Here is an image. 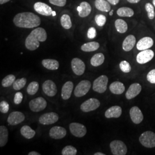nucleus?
I'll return each instance as SVG.
<instances>
[{
  "mask_svg": "<svg viewBox=\"0 0 155 155\" xmlns=\"http://www.w3.org/2000/svg\"><path fill=\"white\" fill-rule=\"evenodd\" d=\"M33 7L35 11L43 16H49L52 15L53 13L52 9L50 6L47 5L46 4L43 2H36L34 4Z\"/></svg>",
  "mask_w": 155,
  "mask_h": 155,
  "instance_id": "12",
  "label": "nucleus"
},
{
  "mask_svg": "<svg viewBox=\"0 0 155 155\" xmlns=\"http://www.w3.org/2000/svg\"><path fill=\"white\" fill-rule=\"evenodd\" d=\"M20 133L23 137L27 139L33 138L36 134L35 131L28 125L23 126L20 129Z\"/></svg>",
  "mask_w": 155,
  "mask_h": 155,
  "instance_id": "28",
  "label": "nucleus"
},
{
  "mask_svg": "<svg viewBox=\"0 0 155 155\" xmlns=\"http://www.w3.org/2000/svg\"><path fill=\"white\" fill-rule=\"evenodd\" d=\"M9 109V105L5 101H1L0 103V111L2 113H6Z\"/></svg>",
  "mask_w": 155,
  "mask_h": 155,
  "instance_id": "41",
  "label": "nucleus"
},
{
  "mask_svg": "<svg viewBox=\"0 0 155 155\" xmlns=\"http://www.w3.org/2000/svg\"><path fill=\"white\" fill-rule=\"evenodd\" d=\"M69 128L72 135L79 138L83 137L87 133V129L86 127L80 123H71L70 124Z\"/></svg>",
  "mask_w": 155,
  "mask_h": 155,
  "instance_id": "7",
  "label": "nucleus"
},
{
  "mask_svg": "<svg viewBox=\"0 0 155 155\" xmlns=\"http://www.w3.org/2000/svg\"><path fill=\"white\" fill-rule=\"evenodd\" d=\"M79 16L81 17L88 16L91 12V6L87 2H82L77 8Z\"/></svg>",
  "mask_w": 155,
  "mask_h": 155,
  "instance_id": "22",
  "label": "nucleus"
},
{
  "mask_svg": "<svg viewBox=\"0 0 155 155\" xmlns=\"http://www.w3.org/2000/svg\"><path fill=\"white\" fill-rule=\"evenodd\" d=\"M105 61V56L102 53L95 54L91 59V64L94 67H98L102 64Z\"/></svg>",
  "mask_w": 155,
  "mask_h": 155,
  "instance_id": "27",
  "label": "nucleus"
},
{
  "mask_svg": "<svg viewBox=\"0 0 155 155\" xmlns=\"http://www.w3.org/2000/svg\"><path fill=\"white\" fill-rule=\"evenodd\" d=\"M136 40L134 36L130 35L125 39L122 43V48L125 51H130L132 50L136 45Z\"/></svg>",
  "mask_w": 155,
  "mask_h": 155,
  "instance_id": "23",
  "label": "nucleus"
},
{
  "mask_svg": "<svg viewBox=\"0 0 155 155\" xmlns=\"http://www.w3.org/2000/svg\"><path fill=\"white\" fill-rule=\"evenodd\" d=\"M130 117L133 123L136 124H140L144 118L142 111L137 106H133L130 109Z\"/></svg>",
  "mask_w": 155,
  "mask_h": 155,
  "instance_id": "17",
  "label": "nucleus"
},
{
  "mask_svg": "<svg viewBox=\"0 0 155 155\" xmlns=\"http://www.w3.org/2000/svg\"><path fill=\"white\" fill-rule=\"evenodd\" d=\"M43 91L48 97H54L57 93V87L55 83L51 80L45 81L42 85Z\"/></svg>",
  "mask_w": 155,
  "mask_h": 155,
  "instance_id": "15",
  "label": "nucleus"
},
{
  "mask_svg": "<svg viewBox=\"0 0 155 155\" xmlns=\"http://www.w3.org/2000/svg\"><path fill=\"white\" fill-rule=\"evenodd\" d=\"M109 89L113 94H121L125 91V87L123 83L116 81L111 84L109 86Z\"/></svg>",
  "mask_w": 155,
  "mask_h": 155,
  "instance_id": "24",
  "label": "nucleus"
},
{
  "mask_svg": "<svg viewBox=\"0 0 155 155\" xmlns=\"http://www.w3.org/2000/svg\"><path fill=\"white\" fill-rule=\"evenodd\" d=\"M8 140V130L5 126L0 127V147H2L5 145Z\"/></svg>",
  "mask_w": 155,
  "mask_h": 155,
  "instance_id": "30",
  "label": "nucleus"
},
{
  "mask_svg": "<svg viewBox=\"0 0 155 155\" xmlns=\"http://www.w3.org/2000/svg\"><path fill=\"white\" fill-rule=\"evenodd\" d=\"M77 153V150L71 145H68L65 147L61 151L63 155H75Z\"/></svg>",
  "mask_w": 155,
  "mask_h": 155,
  "instance_id": "37",
  "label": "nucleus"
},
{
  "mask_svg": "<svg viewBox=\"0 0 155 155\" xmlns=\"http://www.w3.org/2000/svg\"><path fill=\"white\" fill-rule=\"evenodd\" d=\"M66 130L65 128L59 126H56L50 129V136L53 139L59 140L64 138L66 135Z\"/></svg>",
  "mask_w": 155,
  "mask_h": 155,
  "instance_id": "16",
  "label": "nucleus"
},
{
  "mask_svg": "<svg viewBox=\"0 0 155 155\" xmlns=\"http://www.w3.org/2000/svg\"><path fill=\"white\" fill-rule=\"evenodd\" d=\"M71 68L75 74L77 75H82L84 72L86 66L81 59L75 58L71 61Z\"/></svg>",
  "mask_w": 155,
  "mask_h": 155,
  "instance_id": "13",
  "label": "nucleus"
},
{
  "mask_svg": "<svg viewBox=\"0 0 155 155\" xmlns=\"http://www.w3.org/2000/svg\"><path fill=\"white\" fill-rule=\"evenodd\" d=\"M115 27L118 32L125 33L127 30V23L122 19H117L115 21Z\"/></svg>",
  "mask_w": 155,
  "mask_h": 155,
  "instance_id": "32",
  "label": "nucleus"
},
{
  "mask_svg": "<svg viewBox=\"0 0 155 155\" xmlns=\"http://www.w3.org/2000/svg\"><path fill=\"white\" fill-rule=\"evenodd\" d=\"M94 155H105V154L103 153H101V152H97V153H94Z\"/></svg>",
  "mask_w": 155,
  "mask_h": 155,
  "instance_id": "50",
  "label": "nucleus"
},
{
  "mask_svg": "<svg viewBox=\"0 0 155 155\" xmlns=\"http://www.w3.org/2000/svg\"><path fill=\"white\" fill-rule=\"evenodd\" d=\"M120 68L122 72L128 73L131 71V66L130 64L126 61H121L120 63Z\"/></svg>",
  "mask_w": 155,
  "mask_h": 155,
  "instance_id": "40",
  "label": "nucleus"
},
{
  "mask_svg": "<svg viewBox=\"0 0 155 155\" xmlns=\"http://www.w3.org/2000/svg\"><path fill=\"white\" fill-rule=\"evenodd\" d=\"M91 82L87 80H83L78 84L74 90V95L77 97H82L89 92L91 88Z\"/></svg>",
  "mask_w": 155,
  "mask_h": 155,
  "instance_id": "6",
  "label": "nucleus"
},
{
  "mask_svg": "<svg viewBox=\"0 0 155 155\" xmlns=\"http://www.w3.org/2000/svg\"><path fill=\"white\" fill-rule=\"evenodd\" d=\"M147 78L148 82L152 84H155V69L150 71L147 74Z\"/></svg>",
  "mask_w": 155,
  "mask_h": 155,
  "instance_id": "42",
  "label": "nucleus"
},
{
  "mask_svg": "<svg viewBox=\"0 0 155 155\" xmlns=\"http://www.w3.org/2000/svg\"><path fill=\"white\" fill-rule=\"evenodd\" d=\"M95 8L100 11L108 12L110 11V3L106 0H95Z\"/></svg>",
  "mask_w": 155,
  "mask_h": 155,
  "instance_id": "25",
  "label": "nucleus"
},
{
  "mask_svg": "<svg viewBox=\"0 0 155 155\" xmlns=\"http://www.w3.org/2000/svg\"><path fill=\"white\" fill-rule=\"evenodd\" d=\"M9 1H11V0H0V4L1 5L4 4H5L6 2H9Z\"/></svg>",
  "mask_w": 155,
  "mask_h": 155,
  "instance_id": "49",
  "label": "nucleus"
},
{
  "mask_svg": "<svg viewBox=\"0 0 155 155\" xmlns=\"http://www.w3.org/2000/svg\"><path fill=\"white\" fill-rule=\"evenodd\" d=\"M140 143L148 148L155 147V133L151 131H146L142 133L139 138Z\"/></svg>",
  "mask_w": 155,
  "mask_h": 155,
  "instance_id": "3",
  "label": "nucleus"
},
{
  "mask_svg": "<svg viewBox=\"0 0 155 155\" xmlns=\"http://www.w3.org/2000/svg\"><path fill=\"white\" fill-rule=\"evenodd\" d=\"M107 1L113 5H116L117 4H118L120 2V0H107Z\"/></svg>",
  "mask_w": 155,
  "mask_h": 155,
  "instance_id": "46",
  "label": "nucleus"
},
{
  "mask_svg": "<svg viewBox=\"0 0 155 155\" xmlns=\"http://www.w3.org/2000/svg\"><path fill=\"white\" fill-rule=\"evenodd\" d=\"M111 152L114 155H125L127 153V147L125 144L120 140H114L110 144Z\"/></svg>",
  "mask_w": 155,
  "mask_h": 155,
  "instance_id": "4",
  "label": "nucleus"
},
{
  "mask_svg": "<svg viewBox=\"0 0 155 155\" xmlns=\"http://www.w3.org/2000/svg\"><path fill=\"white\" fill-rule=\"evenodd\" d=\"M27 83V79L25 78L17 79L13 84V88L15 90H19L22 89Z\"/></svg>",
  "mask_w": 155,
  "mask_h": 155,
  "instance_id": "35",
  "label": "nucleus"
},
{
  "mask_svg": "<svg viewBox=\"0 0 155 155\" xmlns=\"http://www.w3.org/2000/svg\"><path fill=\"white\" fill-rule=\"evenodd\" d=\"M30 109L33 112H39L43 110L47 105V101L43 97H38L32 100L29 104Z\"/></svg>",
  "mask_w": 155,
  "mask_h": 155,
  "instance_id": "8",
  "label": "nucleus"
},
{
  "mask_svg": "<svg viewBox=\"0 0 155 155\" xmlns=\"http://www.w3.org/2000/svg\"><path fill=\"white\" fill-rule=\"evenodd\" d=\"M49 1L52 5L62 7L66 4L67 0H49Z\"/></svg>",
  "mask_w": 155,
  "mask_h": 155,
  "instance_id": "43",
  "label": "nucleus"
},
{
  "mask_svg": "<svg viewBox=\"0 0 155 155\" xmlns=\"http://www.w3.org/2000/svg\"><path fill=\"white\" fill-rule=\"evenodd\" d=\"M47 38V35L44 28H36L30 33L25 40V47L30 51H35L39 48L40 42H44Z\"/></svg>",
  "mask_w": 155,
  "mask_h": 155,
  "instance_id": "2",
  "label": "nucleus"
},
{
  "mask_svg": "<svg viewBox=\"0 0 155 155\" xmlns=\"http://www.w3.org/2000/svg\"><path fill=\"white\" fill-rule=\"evenodd\" d=\"M153 5L155 7V0H153Z\"/></svg>",
  "mask_w": 155,
  "mask_h": 155,
  "instance_id": "52",
  "label": "nucleus"
},
{
  "mask_svg": "<svg viewBox=\"0 0 155 155\" xmlns=\"http://www.w3.org/2000/svg\"><path fill=\"white\" fill-rule=\"evenodd\" d=\"M154 55L155 54L152 50L149 49L143 50L138 54L136 60L139 64H145L150 61L153 58Z\"/></svg>",
  "mask_w": 155,
  "mask_h": 155,
  "instance_id": "11",
  "label": "nucleus"
},
{
  "mask_svg": "<svg viewBox=\"0 0 155 155\" xmlns=\"http://www.w3.org/2000/svg\"><path fill=\"white\" fill-rule=\"evenodd\" d=\"M127 1L129 3H131V4H136V3L139 2L141 0H127Z\"/></svg>",
  "mask_w": 155,
  "mask_h": 155,
  "instance_id": "47",
  "label": "nucleus"
},
{
  "mask_svg": "<svg viewBox=\"0 0 155 155\" xmlns=\"http://www.w3.org/2000/svg\"><path fill=\"white\" fill-rule=\"evenodd\" d=\"M113 15V10H111L110 12L109 13V15H110V16H112Z\"/></svg>",
  "mask_w": 155,
  "mask_h": 155,
  "instance_id": "51",
  "label": "nucleus"
},
{
  "mask_svg": "<svg viewBox=\"0 0 155 155\" xmlns=\"http://www.w3.org/2000/svg\"><path fill=\"white\" fill-rule=\"evenodd\" d=\"M95 21L97 25L99 27H103L106 22V17L103 15H97L95 17Z\"/></svg>",
  "mask_w": 155,
  "mask_h": 155,
  "instance_id": "39",
  "label": "nucleus"
},
{
  "mask_svg": "<svg viewBox=\"0 0 155 155\" xmlns=\"http://www.w3.org/2000/svg\"><path fill=\"white\" fill-rule=\"evenodd\" d=\"M97 32L96 29L94 27H91L89 28L87 31V37L89 39H93L96 37Z\"/></svg>",
  "mask_w": 155,
  "mask_h": 155,
  "instance_id": "45",
  "label": "nucleus"
},
{
  "mask_svg": "<svg viewBox=\"0 0 155 155\" xmlns=\"http://www.w3.org/2000/svg\"><path fill=\"white\" fill-rule=\"evenodd\" d=\"M117 14L118 16L120 17H131L133 16L134 14V12L132 9L128 7H122L119 8L117 11Z\"/></svg>",
  "mask_w": 155,
  "mask_h": 155,
  "instance_id": "31",
  "label": "nucleus"
},
{
  "mask_svg": "<svg viewBox=\"0 0 155 155\" xmlns=\"http://www.w3.org/2000/svg\"><path fill=\"white\" fill-rule=\"evenodd\" d=\"M22 98H23V95L20 92L16 93L15 95V98H14L15 104L16 105L21 104V102H22Z\"/></svg>",
  "mask_w": 155,
  "mask_h": 155,
  "instance_id": "44",
  "label": "nucleus"
},
{
  "mask_svg": "<svg viewBox=\"0 0 155 155\" xmlns=\"http://www.w3.org/2000/svg\"><path fill=\"white\" fill-rule=\"evenodd\" d=\"M100 106V101L96 98H90L81 105V110L83 112H90L98 109Z\"/></svg>",
  "mask_w": 155,
  "mask_h": 155,
  "instance_id": "9",
  "label": "nucleus"
},
{
  "mask_svg": "<svg viewBox=\"0 0 155 155\" xmlns=\"http://www.w3.org/2000/svg\"><path fill=\"white\" fill-rule=\"evenodd\" d=\"M108 81V78L106 75H101L97 78L93 83V90L99 93H104L107 89Z\"/></svg>",
  "mask_w": 155,
  "mask_h": 155,
  "instance_id": "5",
  "label": "nucleus"
},
{
  "mask_svg": "<svg viewBox=\"0 0 155 155\" xmlns=\"http://www.w3.org/2000/svg\"><path fill=\"white\" fill-rule=\"evenodd\" d=\"M42 65L48 70H56L59 67V63L58 61L55 59H44L42 61Z\"/></svg>",
  "mask_w": 155,
  "mask_h": 155,
  "instance_id": "26",
  "label": "nucleus"
},
{
  "mask_svg": "<svg viewBox=\"0 0 155 155\" xmlns=\"http://www.w3.org/2000/svg\"><path fill=\"white\" fill-rule=\"evenodd\" d=\"M145 8L146 11L148 13V17L150 20H153L155 16V12L154 11V7L153 5H152L150 3H147L145 6Z\"/></svg>",
  "mask_w": 155,
  "mask_h": 155,
  "instance_id": "38",
  "label": "nucleus"
},
{
  "mask_svg": "<svg viewBox=\"0 0 155 155\" xmlns=\"http://www.w3.org/2000/svg\"><path fill=\"white\" fill-rule=\"evenodd\" d=\"M122 114V109L119 106H113L106 111L105 116L107 118H118Z\"/></svg>",
  "mask_w": 155,
  "mask_h": 155,
  "instance_id": "21",
  "label": "nucleus"
},
{
  "mask_svg": "<svg viewBox=\"0 0 155 155\" xmlns=\"http://www.w3.org/2000/svg\"><path fill=\"white\" fill-rule=\"evenodd\" d=\"M25 118L24 114L20 111H13L9 115L7 121L10 125H17L23 122Z\"/></svg>",
  "mask_w": 155,
  "mask_h": 155,
  "instance_id": "14",
  "label": "nucleus"
},
{
  "mask_svg": "<svg viewBox=\"0 0 155 155\" xmlns=\"http://www.w3.org/2000/svg\"><path fill=\"white\" fill-rule=\"evenodd\" d=\"M29 155H40V154L37 152H35V151H32V152H30L29 153Z\"/></svg>",
  "mask_w": 155,
  "mask_h": 155,
  "instance_id": "48",
  "label": "nucleus"
},
{
  "mask_svg": "<svg viewBox=\"0 0 155 155\" xmlns=\"http://www.w3.org/2000/svg\"><path fill=\"white\" fill-rule=\"evenodd\" d=\"M141 91V86L137 83L132 84L127 90L125 96L127 100H131L137 96Z\"/></svg>",
  "mask_w": 155,
  "mask_h": 155,
  "instance_id": "18",
  "label": "nucleus"
},
{
  "mask_svg": "<svg viewBox=\"0 0 155 155\" xmlns=\"http://www.w3.org/2000/svg\"><path fill=\"white\" fill-rule=\"evenodd\" d=\"M16 81V77L13 75H8L2 81V86L4 87H8L13 84Z\"/></svg>",
  "mask_w": 155,
  "mask_h": 155,
  "instance_id": "34",
  "label": "nucleus"
},
{
  "mask_svg": "<svg viewBox=\"0 0 155 155\" xmlns=\"http://www.w3.org/2000/svg\"><path fill=\"white\" fill-rule=\"evenodd\" d=\"M153 45V40L150 37H144L137 43V48L140 51L148 50Z\"/></svg>",
  "mask_w": 155,
  "mask_h": 155,
  "instance_id": "19",
  "label": "nucleus"
},
{
  "mask_svg": "<svg viewBox=\"0 0 155 155\" xmlns=\"http://www.w3.org/2000/svg\"><path fill=\"white\" fill-rule=\"evenodd\" d=\"M61 24L63 28L66 29H69L72 27V22L69 15L65 14L61 17Z\"/></svg>",
  "mask_w": 155,
  "mask_h": 155,
  "instance_id": "33",
  "label": "nucleus"
},
{
  "mask_svg": "<svg viewBox=\"0 0 155 155\" xmlns=\"http://www.w3.org/2000/svg\"><path fill=\"white\" fill-rule=\"evenodd\" d=\"M59 120V116L54 112L45 113L39 118V122L44 125L55 124Z\"/></svg>",
  "mask_w": 155,
  "mask_h": 155,
  "instance_id": "10",
  "label": "nucleus"
},
{
  "mask_svg": "<svg viewBox=\"0 0 155 155\" xmlns=\"http://www.w3.org/2000/svg\"><path fill=\"white\" fill-rule=\"evenodd\" d=\"M13 22L19 28H33L39 27L41 20L32 12H22L17 14L13 18Z\"/></svg>",
  "mask_w": 155,
  "mask_h": 155,
  "instance_id": "1",
  "label": "nucleus"
},
{
  "mask_svg": "<svg viewBox=\"0 0 155 155\" xmlns=\"http://www.w3.org/2000/svg\"><path fill=\"white\" fill-rule=\"evenodd\" d=\"M74 84L71 81H68L64 84L61 89V95L64 100H68L72 94Z\"/></svg>",
  "mask_w": 155,
  "mask_h": 155,
  "instance_id": "20",
  "label": "nucleus"
},
{
  "mask_svg": "<svg viewBox=\"0 0 155 155\" xmlns=\"http://www.w3.org/2000/svg\"><path fill=\"white\" fill-rule=\"evenodd\" d=\"M39 83L37 82H32L29 83L27 89V91L29 95H35L39 90Z\"/></svg>",
  "mask_w": 155,
  "mask_h": 155,
  "instance_id": "36",
  "label": "nucleus"
},
{
  "mask_svg": "<svg viewBox=\"0 0 155 155\" xmlns=\"http://www.w3.org/2000/svg\"><path fill=\"white\" fill-rule=\"evenodd\" d=\"M100 48V44L96 41L86 43L81 46V50L84 52H93Z\"/></svg>",
  "mask_w": 155,
  "mask_h": 155,
  "instance_id": "29",
  "label": "nucleus"
}]
</instances>
